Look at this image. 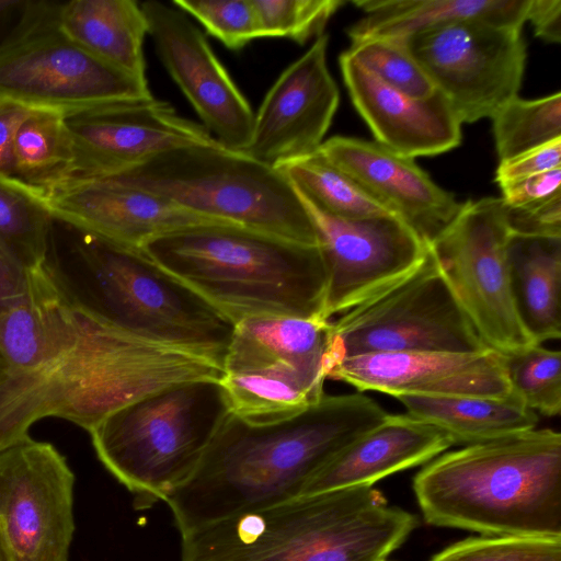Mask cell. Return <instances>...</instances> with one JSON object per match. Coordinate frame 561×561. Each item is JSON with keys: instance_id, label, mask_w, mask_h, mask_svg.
<instances>
[{"instance_id": "ba28073f", "label": "cell", "mask_w": 561, "mask_h": 561, "mask_svg": "<svg viewBox=\"0 0 561 561\" xmlns=\"http://www.w3.org/2000/svg\"><path fill=\"white\" fill-rule=\"evenodd\" d=\"M90 306L148 340L205 354L224 365L234 324L141 249L75 229Z\"/></svg>"}, {"instance_id": "b9f144b4", "label": "cell", "mask_w": 561, "mask_h": 561, "mask_svg": "<svg viewBox=\"0 0 561 561\" xmlns=\"http://www.w3.org/2000/svg\"><path fill=\"white\" fill-rule=\"evenodd\" d=\"M27 267L0 239V313L7 310L25 290Z\"/></svg>"}, {"instance_id": "277c9868", "label": "cell", "mask_w": 561, "mask_h": 561, "mask_svg": "<svg viewBox=\"0 0 561 561\" xmlns=\"http://www.w3.org/2000/svg\"><path fill=\"white\" fill-rule=\"evenodd\" d=\"M415 515L373 485L298 496L182 535V561H378L401 547Z\"/></svg>"}, {"instance_id": "9c48e42d", "label": "cell", "mask_w": 561, "mask_h": 561, "mask_svg": "<svg viewBox=\"0 0 561 561\" xmlns=\"http://www.w3.org/2000/svg\"><path fill=\"white\" fill-rule=\"evenodd\" d=\"M330 321L256 317L234 325L220 383L244 421L293 416L324 396Z\"/></svg>"}, {"instance_id": "836d02e7", "label": "cell", "mask_w": 561, "mask_h": 561, "mask_svg": "<svg viewBox=\"0 0 561 561\" xmlns=\"http://www.w3.org/2000/svg\"><path fill=\"white\" fill-rule=\"evenodd\" d=\"M344 0H253L263 37L289 38L299 45L320 36Z\"/></svg>"}, {"instance_id": "f1b7e54d", "label": "cell", "mask_w": 561, "mask_h": 561, "mask_svg": "<svg viewBox=\"0 0 561 561\" xmlns=\"http://www.w3.org/2000/svg\"><path fill=\"white\" fill-rule=\"evenodd\" d=\"M297 190L324 211L346 219L396 216L354 178L319 150L274 165Z\"/></svg>"}, {"instance_id": "f35d334b", "label": "cell", "mask_w": 561, "mask_h": 561, "mask_svg": "<svg viewBox=\"0 0 561 561\" xmlns=\"http://www.w3.org/2000/svg\"><path fill=\"white\" fill-rule=\"evenodd\" d=\"M561 168V138L523 152L508 160L500 161L495 182H507Z\"/></svg>"}, {"instance_id": "ab89813d", "label": "cell", "mask_w": 561, "mask_h": 561, "mask_svg": "<svg viewBox=\"0 0 561 561\" xmlns=\"http://www.w3.org/2000/svg\"><path fill=\"white\" fill-rule=\"evenodd\" d=\"M508 208H520L561 194V168L499 185Z\"/></svg>"}, {"instance_id": "30bf717a", "label": "cell", "mask_w": 561, "mask_h": 561, "mask_svg": "<svg viewBox=\"0 0 561 561\" xmlns=\"http://www.w3.org/2000/svg\"><path fill=\"white\" fill-rule=\"evenodd\" d=\"M465 313L430 248L400 282L330 321L327 373L337 360L373 353L490 351Z\"/></svg>"}, {"instance_id": "e0dca14e", "label": "cell", "mask_w": 561, "mask_h": 561, "mask_svg": "<svg viewBox=\"0 0 561 561\" xmlns=\"http://www.w3.org/2000/svg\"><path fill=\"white\" fill-rule=\"evenodd\" d=\"M140 7L161 62L203 126L221 146L243 151L251 138L254 113L205 35L172 3L153 0Z\"/></svg>"}, {"instance_id": "7c38bea8", "label": "cell", "mask_w": 561, "mask_h": 561, "mask_svg": "<svg viewBox=\"0 0 561 561\" xmlns=\"http://www.w3.org/2000/svg\"><path fill=\"white\" fill-rule=\"evenodd\" d=\"M407 44L461 123L491 118L518 96L527 58L519 27L465 21L417 33Z\"/></svg>"}, {"instance_id": "e575fe53", "label": "cell", "mask_w": 561, "mask_h": 561, "mask_svg": "<svg viewBox=\"0 0 561 561\" xmlns=\"http://www.w3.org/2000/svg\"><path fill=\"white\" fill-rule=\"evenodd\" d=\"M430 561H561V537L481 535L455 542Z\"/></svg>"}, {"instance_id": "f546056e", "label": "cell", "mask_w": 561, "mask_h": 561, "mask_svg": "<svg viewBox=\"0 0 561 561\" xmlns=\"http://www.w3.org/2000/svg\"><path fill=\"white\" fill-rule=\"evenodd\" d=\"M54 220L43 194L0 178V239L27 270L47 261Z\"/></svg>"}, {"instance_id": "7bdbcfd3", "label": "cell", "mask_w": 561, "mask_h": 561, "mask_svg": "<svg viewBox=\"0 0 561 561\" xmlns=\"http://www.w3.org/2000/svg\"><path fill=\"white\" fill-rule=\"evenodd\" d=\"M526 21L534 27L535 36L547 42H561V1L530 0Z\"/></svg>"}, {"instance_id": "5bb4252c", "label": "cell", "mask_w": 561, "mask_h": 561, "mask_svg": "<svg viewBox=\"0 0 561 561\" xmlns=\"http://www.w3.org/2000/svg\"><path fill=\"white\" fill-rule=\"evenodd\" d=\"M75 474L49 443L0 450V546L9 561H68Z\"/></svg>"}, {"instance_id": "6da1fadb", "label": "cell", "mask_w": 561, "mask_h": 561, "mask_svg": "<svg viewBox=\"0 0 561 561\" xmlns=\"http://www.w3.org/2000/svg\"><path fill=\"white\" fill-rule=\"evenodd\" d=\"M224 365L136 335L108 320L47 261L0 313V450L55 416L90 432L115 410L162 389L220 380Z\"/></svg>"}, {"instance_id": "1f68e13d", "label": "cell", "mask_w": 561, "mask_h": 561, "mask_svg": "<svg viewBox=\"0 0 561 561\" xmlns=\"http://www.w3.org/2000/svg\"><path fill=\"white\" fill-rule=\"evenodd\" d=\"M512 394L528 409L547 416L561 410V354L533 343L501 354Z\"/></svg>"}, {"instance_id": "4fadbf2b", "label": "cell", "mask_w": 561, "mask_h": 561, "mask_svg": "<svg viewBox=\"0 0 561 561\" xmlns=\"http://www.w3.org/2000/svg\"><path fill=\"white\" fill-rule=\"evenodd\" d=\"M149 96L152 94L147 80L71 41L59 28L58 12L0 53V98L30 108L67 115L104 103Z\"/></svg>"}, {"instance_id": "74e56055", "label": "cell", "mask_w": 561, "mask_h": 561, "mask_svg": "<svg viewBox=\"0 0 561 561\" xmlns=\"http://www.w3.org/2000/svg\"><path fill=\"white\" fill-rule=\"evenodd\" d=\"M506 208L511 232L561 237V194L538 204L520 208Z\"/></svg>"}, {"instance_id": "9a60e30c", "label": "cell", "mask_w": 561, "mask_h": 561, "mask_svg": "<svg viewBox=\"0 0 561 561\" xmlns=\"http://www.w3.org/2000/svg\"><path fill=\"white\" fill-rule=\"evenodd\" d=\"M296 192L312 221L325 268L327 321L400 282L427 252L428 243L397 216L341 218Z\"/></svg>"}, {"instance_id": "5b68a950", "label": "cell", "mask_w": 561, "mask_h": 561, "mask_svg": "<svg viewBox=\"0 0 561 561\" xmlns=\"http://www.w3.org/2000/svg\"><path fill=\"white\" fill-rule=\"evenodd\" d=\"M141 250L234 325L256 317L327 321V274L318 245L208 225L160 236Z\"/></svg>"}, {"instance_id": "3957f363", "label": "cell", "mask_w": 561, "mask_h": 561, "mask_svg": "<svg viewBox=\"0 0 561 561\" xmlns=\"http://www.w3.org/2000/svg\"><path fill=\"white\" fill-rule=\"evenodd\" d=\"M427 524L561 537V434L535 428L438 455L413 478Z\"/></svg>"}, {"instance_id": "d6986e66", "label": "cell", "mask_w": 561, "mask_h": 561, "mask_svg": "<svg viewBox=\"0 0 561 561\" xmlns=\"http://www.w3.org/2000/svg\"><path fill=\"white\" fill-rule=\"evenodd\" d=\"M44 198L55 220L136 249L154 238L191 227L233 226L111 176L73 179Z\"/></svg>"}, {"instance_id": "ffe728a7", "label": "cell", "mask_w": 561, "mask_h": 561, "mask_svg": "<svg viewBox=\"0 0 561 561\" xmlns=\"http://www.w3.org/2000/svg\"><path fill=\"white\" fill-rule=\"evenodd\" d=\"M327 378L346 382L359 391L398 397L512 394L502 355L493 350L479 354L439 352L373 353L334 363Z\"/></svg>"}, {"instance_id": "2e32d148", "label": "cell", "mask_w": 561, "mask_h": 561, "mask_svg": "<svg viewBox=\"0 0 561 561\" xmlns=\"http://www.w3.org/2000/svg\"><path fill=\"white\" fill-rule=\"evenodd\" d=\"M66 123L76 154L71 180L115 175L169 150L218 142L153 96L95 105L67 114Z\"/></svg>"}, {"instance_id": "7402d4cb", "label": "cell", "mask_w": 561, "mask_h": 561, "mask_svg": "<svg viewBox=\"0 0 561 561\" xmlns=\"http://www.w3.org/2000/svg\"><path fill=\"white\" fill-rule=\"evenodd\" d=\"M339 61L351 100L376 142L412 159L460 145L462 123L437 90L427 98H411L379 81L346 50Z\"/></svg>"}, {"instance_id": "ee69618b", "label": "cell", "mask_w": 561, "mask_h": 561, "mask_svg": "<svg viewBox=\"0 0 561 561\" xmlns=\"http://www.w3.org/2000/svg\"><path fill=\"white\" fill-rule=\"evenodd\" d=\"M0 561H9L7 554L4 553L1 546H0Z\"/></svg>"}, {"instance_id": "8992f818", "label": "cell", "mask_w": 561, "mask_h": 561, "mask_svg": "<svg viewBox=\"0 0 561 561\" xmlns=\"http://www.w3.org/2000/svg\"><path fill=\"white\" fill-rule=\"evenodd\" d=\"M230 413L220 380L201 379L133 401L89 433L101 462L142 510L192 478Z\"/></svg>"}, {"instance_id": "d6a6232c", "label": "cell", "mask_w": 561, "mask_h": 561, "mask_svg": "<svg viewBox=\"0 0 561 561\" xmlns=\"http://www.w3.org/2000/svg\"><path fill=\"white\" fill-rule=\"evenodd\" d=\"M346 53L379 81L408 96L423 99L436 91L404 39H366L351 44Z\"/></svg>"}, {"instance_id": "cb8c5ba5", "label": "cell", "mask_w": 561, "mask_h": 561, "mask_svg": "<svg viewBox=\"0 0 561 561\" xmlns=\"http://www.w3.org/2000/svg\"><path fill=\"white\" fill-rule=\"evenodd\" d=\"M530 0H356L365 15L346 33L351 44L409 37L444 25L485 21L522 28Z\"/></svg>"}, {"instance_id": "d590c367", "label": "cell", "mask_w": 561, "mask_h": 561, "mask_svg": "<svg viewBox=\"0 0 561 561\" xmlns=\"http://www.w3.org/2000/svg\"><path fill=\"white\" fill-rule=\"evenodd\" d=\"M171 3L193 16L229 49L239 50L263 37L253 0H174Z\"/></svg>"}, {"instance_id": "52a82bcc", "label": "cell", "mask_w": 561, "mask_h": 561, "mask_svg": "<svg viewBox=\"0 0 561 561\" xmlns=\"http://www.w3.org/2000/svg\"><path fill=\"white\" fill-rule=\"evenodd\" d=\"M110 176L215 220L317 245L290 182L273 165L219 142L169 150Z\"/></svg>"}, {"instance_id": "d4e9b609", "label": "cell", "mask_w": 561, "mask_h": 561, "mask_svg": "<svg viewBox=\"0 0 561 561\" xmlns=\"http://www.w3.org/2000/svg\"><path fill=\"white\" fill-rule=\"evenodd\" d=\"M506 264L513 304L538 344L561 336V237L511 232Z\"/></svg>"}, {"instance_id": "ac0fdd59", "label": "cell", "mask_w": 561, "mask_h": 561, "mask_svg": "<svg viewBox=\"0 0 561 561\" xmlns=\"http://www.w3.org/2000/svg\"><path fill=\"white\" fill-rule=\"evenodd\" d=\"M328 44L329 35L321 34L280 73L254 114L243 153L274 167L320 148L340 100L327 64Z\"/></svg>"}, {"instance_id": "603a6c76", "label": "cell", "mask_w": 561, "mask_h": 561, "mask_svg": "<svg viewBox=\"0 0 561 561\" xmlns=\"http://www.w3.org/2000/svg\"><path fill=\"white\" fill-rule=\"evenodd\" d=\"M454 445L451 437L410 414H389L319 470L301 494L370 486L401 470L423 465Z\"/></svg>"}, {"instance_id": "8d00e7d4", "label": "cell", "mask_w": 561, "mask_h": 561, "mask_svg": "<svg viewBox=\"0 0 561 561\" xmlns=\"http://www.w3.org/2000/svg\"><path fill=\"white\" fill-rule=\"evenodd\" d=\"M59 5L49 1L0 0V53L54 18Z\"/></svg>"}, {"instance_id": "60d3db41", "label": "cell", "mask_w": 561, "mask_h": 561, "mask_svg": "<svg viewBox=\"0 0 561 561\" xmlns=\"http://www.w3.org/2000/svg\"><path fill=\"white\" fill-rule=\"evenodd\" d=\"M32 108L0 98V178L15 180L14 141L18 130Z\"/></svg>"}, {"instance_id": "4dcf8cb0", "label": "cell", "mask_w": 561, "mask_h": 561, "mask_svg": "<svg viewBox=\"0 0 561 561\" xmlns=\"http://www.w3.org/2000/svg\"><path fill=\"white\" fill-rule=\"evenodd\" d=\"M491 119L497 157L508 160L561 138V93L536 100L515 96Z\"/></svg>"}, {"instance_id": "4316f807", "label": "cell", "mask_w": 561, "mask_h": 561, "mask_svg": "<svg viewBox=\"0 0 561 561\" xmlns=\"http://www.w3.org/2000/svg\"><path fill=\"white\" fill-rule=\"evenodd\" d=\"M396 399L408 414L439 427L454 445H470L537 428L538 415L515 396H420Z\"/></svg>"}, {"instance_id": "8fae6325", "label": "cell", "mask_w": 561, "mask_h": 561, "mask_svg": "<svg viewBox=\"0 0 561 561\" xmlns=\"http://www.w3.org/2000/svg\"><path fill=\"white\" fill-rule=\"evenodd\" d=\"M507 208L500 197L468 201L431 242L433 255L483 342L500 354L535 343L516 313L508 280Z\"/></svg>"}, {"instance_id": "f6af8a7d", "label": "cell", "mask_w": 561, "mask_h": 561, "mask_svg": "<svg viewBox=\"0 0 561 561\" xmlns=\"http://www.w3.org/2000/svg\"><path fill=\"white\" fill-rule=\"evenodd\" d=\"M378 561H387L386 559H382V560H378Z\"/></svg>"}, {"instance_id": "7a4b0ae2", "label": "cell", "mask_w": 561, "mask_h": 561, "mask_svg": "<svg viewBox=\"0 0 561 561\" xmlns=\"http://www.w3.org/2000/svg\"><path fill=\"white\" fill-rule=\"evenodd\" d=\"M387 415L360 392L324 393L306 410L267 423L231 412L195 473L165 501L181 535L298 497L319 470Z\"/></svg>"}, {"instance_id": "44dd1931", "label": "cell", "mask_w": 561, "mask_h": 561, "mask_svg": "<svg viewBox=\"0 0 561 561\" xmlns=\"http://www.w3.org/2000/svg\"><path fill=\"white\" fill-rule=\"evenodd\" d=\"M354 178L397 217L431 243L457 216L462 203L438 186L414 159L376 141L334 136L318 149Z\"/></svg>"}, {"instance_id": "83f0119b", "label": "cell", "mask_w": 561, "mask_h": 561, "mask_svg": "<svg viewBox=\"0 0 561 561\" xmlns=\"http://www.w3.org/2000/svg\"><path fill=\"white\" fill-rule=\"evenodd\" d=\"M75 170V144L66 114L32 108L14 141L15 180L44 196L70 181Z\"/></svg>"}, {"instance_id": "484cf974", "label": "cell", "mask_w": 561, "mask_h": 561, "mask_svg": "<svg viewBox=\"0 0 561 561\" xmlns=\"http://www.w3.org/2000/svg\"><path fill=\"white\" fill-rule=\"evenodd\" d=\"M59 28L102 60L146 79L144 41L148 24L133 0H72L60 3Z\"/></svg>"}]
</instances>
